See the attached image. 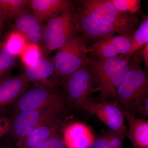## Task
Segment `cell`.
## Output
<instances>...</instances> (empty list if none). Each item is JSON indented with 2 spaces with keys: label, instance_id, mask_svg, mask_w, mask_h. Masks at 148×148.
<instances>
[{
  "label": "cell",
  "instance_id": "obj_1",
  "mask_svg": "<svg viewBox=\"0 0 148 148\" xmlns=\"http://www.w3.org/2000/svg\"><path fill=\"white\" fill-rule=\"evenodd\" d=\"M140 51L131 57L119 56L107 58H90L88 62L93 77L92 92H99L100 102L115 101L118 88L128 71L143 61Z\"/></svg>",
  "mask_w": 148,
  "mask_h": 148
},
{
  "label": "cell",
  "instance_id": "obj_2",
  "mask_svg": "<svg viewBox=\"0 0 148 148\" xmlns=\"http://www.w3.org/2000/svg\"><path fill=\"white\" fill-rule=\"evenodd\" d=\"M88 40L80 33L57 49L53 58L54 78L62 84L80 68L87 64Z\"/></svg>",
  "mask_w": 148,
  "mask_h": 148
},
{
  "label": "cell",
  "instance_id": "obj_3",
  "mask_svg": "<svg viewBox=\"0 0 148 148\" xmlns=\"http://www.w3.org/2000/svg\"><path fill=\"white\" fill-rule=\"evenodd\" d=\"M136 64L128 71L117 90L115 102L123 112L135 115V109L148 97V75Z\"/></svg>",
  "mask_w": 148,
  "mask_h": 148
},
{
  "label": "cell",
  "instance_id": "obj_4",
  "mask_svg": "<svg viewBox=\"0 0 148 148\" xmlns=\"http://www.w3.org/2000/svg\"><path fill=\"white\" fill-rule=\"evenodd\" d=\"M78 32L86 39L97 42L111 36L132 34L139 24L136 15L112 24H105L93 20L80 9L74 10Z\"/></svg>",
  "mask_w": 148,
  "mask_h": 148
},
{
  "label": "cell",
  "instance_id": "obj_5",
  "mask_svg": "<svg viewBox=\"0 0 148 148\" xmlns=\"http://www.w3.org/2000/svg\"><path fill=\"white\" fill-rule=\"evenodd\" d=\"M74 9L51 19L43 27L41 44L46 53L57 50L79 34Z\"/></svg>",
  "mask_w": 148,
  "mask_h": 148
},
{
  "label": "cell",
  "instance_id": "obj_6",
  "mask_svg": "<svg viewBox=\"0 0 148 148\" xmlns=\"http://www.w3.org/2000/svg\"><path fill=\"white\" fill-rule=\"evenodd\" d=\"M15 107L18 112L50 108L66 109L64 99L56 85H43L25 91L17 99Z\"/></svg>",
  "mask_w": 148,
  "mask_h": 148
},
{
  "label": "cell",
  "instance_id": "obj_7",
  "mask_svg": "<svg viewBox=\"0 0 148 148\" xmlns=\"http://www.w3.org/2000/svg\"><path fill=\"white\" fill-rule=\"evenodd\" d=\"M65 110L61 108H50L18 112L12 124L13 136L18 140L40 125L61 120L60 115Z\"/></svg>",
  "mask_w": 148,
  "mask_h": 148
},
{
  "label": "cell",
  "instance_id": "obj_8",
  "mask_svg": "<svg viewBox=\"0 0 148 148\" xmlns=\"http://www.w3.org/2000/svg\"><path fill=\"white\" fill-rule=\"evenodd\" d=\"M62 84L69 100L77 107L83 109L91 100L94 82L87 64L78 69Z\"/></svg>",
  "mask_w": 148,
  "mask_h": 148
},
{
  "label": "cell",
  "instance_id": "obj_9",
  "mask_svg": "<svg viewBox=\"0 0 148 148\" xmlns=\"http://www.w3.org/2000/svg\"><path fill=\"white\" fill-rule=\"evenodd\" d=\"M82 109L98 118L110 130L127 134L123 112L115 101H107L95 103L91 100Z\"/></svg>",
  "mask_w": 148,
  "mask_h": 148
},
{
  "label": "cell",
  "instance_id": "obj_10",
  "mask_svg": "<svg viewBox=\"0 0 148 148\" xmlns=\"http://www.w3.org/2000/svg\"><path fill=\"white\" fill-rule=\"evenodd\" d=\"M132 34L111 36L100 40L87 47V53L99 59L127 55L131 49Z\"/></svg>",
  "mask_w": 148,
  "mask_h": 148
},
{
  "label": "cell",
  "instance_id": "obj_11",
  "mask_svg": "<svg viewBox=\"0 0 148 148\" xmlns=\"http://www.w3.org/2000/svg\"><path fill=\"white\" fill-rule=\"evenodd\" d=\"M80 2L82 7L80 9L83 12L101 23L112 24L135 15L120 12L110 0H82Z\"/></svg>",
  "mask_w": 148,
  "mask_h": 148
},
{
  "label": "cell",
  "instance_id": "obj_12",
  "mask_svg": "<svg viewBox=\"0 0 148 148\" xmlns=\"http://www.w3.org/2000/svg\"><path fill=\"white\" fill-rule=\"evenodd\" d=\"M32 13L41 24L73 10V2L71 0H29Z\"/></svg>",
  "mask_w": 148,
  "mask_h": 148
},
{
  "label": "cell",
  "instance_id": "obj_13",
  "mask_svg": "<svg viewBox=\"0 0 148 148\" xmlns=\"http://www.w3.org/2000/svg\"><path fill=\"white\" fill-rule=\"evenodd\" d=\"M13 31L22 35L28 45H37L42 42L43 26L32 12L27 10L14 19Z\"/></svg>",
  "mask_w": 148,
  "mask_h": 148
},
{
  "label": "cell",
  "instance_id": "obj_14",
  "mask_svg": "<svg viewBox=\"0 0 148 148\" xmlns=\"http://www.w3.org/2000/svg\"><path fill=\"white\" fill-rule=\"evenodd\" d=\"M62 135L68 148H90L95 140L90 127L78 122L67 126Z\"/></svg>",
  "mask_w": 148,
  "mask_h": 148
},
{
  "label": "cell",
  "instance_id": "obj_15",
  "mask_svg": "<svg viewBox=\"0 0 148 148\" xmlns=\"http://www.w3.org/2000/svg\"><path fill=\"white\" fill-rule=\"evenodd\" d=\"M61 125L62 120H60L40 125L17 140L16 146L20 148H35L60 133Z\"/></svg>",
  "mask_w": 148,
  "mask_h": 148
},
{
  "label": "cell",
  "instance_id": "obj_16",
  "mask_svg": "<svg viewBox=\"0 0 148 148\" xmlns=\"http://www.w3.org/2000/svg\"><path fill=\"white\" fill-rule=\"evenodd\" d=\"M55 68L53 60L41 58L34 64L26 67L24 77L28 82L43 85H56L49 79L54 76Z\"/></svg>",
  "mask_w": 148,
  "mask_h": 148
},
{
  "label": "cell",
  "instance_id": "obj_17",
  "mask_svg": "<svg viewBox=\"0 0 148 148\" xmlns=\"http://www.w3.org/2000/svg\"><path fill=\"white\" fill-rule=\"evenodd\" d=\"M28 83L23 74L1 81L0 82V108L17 101L26 91Z\"/></svg>",
  "mask_w": 148,
  "mask_h": 148
},
{
  "label": "cell",
  "instance_id": "obj_18",
  "mask_svg": "<svg viewBox=\"0 0 148 148\" xmlns=\"http://www.w3.org/2000/svg\"><path fill=\"white\" fill-rule=\"evenodd\" d=\"M123 113L129 125L127 136L133 148H148V120L138 118L127 112Z\"/></svg>",
  "mask_w": 148,
  "mask_h": 148
},
{
  "label": "cell",
  "instance_id": "obj_19",
  "mask_svg": "<svg viewBox=\"0 0 148 148\" xmlns=\"http://www.w3.org/2000/svg\"><path fill=\"white\" fill-rule=\"evenodd\" d=\"M29 0H0V11L6 21L28 10Z\"/></svg>",
  "mask_w": 148,
  "mask_h": 148
},
{
  "label": "cell",
  "instance_id": "obj_20",
  "mask_svg": "<svg viewBox=\"0 0 148 148\" xmlns=\"http://www.w3.org/2000/svg\"><path fill=\"white\" fill-rule=\"evenodd\" d=\"M148 43V16H145L137 30L132 34V45L127 56H132Z\"/></svg>",
  "mask_w": 148,
  "mask_h": 148
},
{
  "label": "cell",
  "instance_id": "obj_21",
  "mask_svg": "<svg viewBox=\"0 0 148 148\" xmlns=\"http://www.w3.org/2000/svg\"><path fill=\"white\" fill-rule=\"evenodd\" d=\"M3 42L4 47L16 56L22 54L29 45L22 35L14 31L8 36L5 41Z\"/></svg>",
  "mask_w": 148,
  "mask_h": 148
},
{
  "label": "cell",
  "instance_id": "obj_22",
  "mask_svg": "<svg viewBox=\"0 0 148 148\" xmlns=\"http://www.w3.org/2000/svg\"><path fill=\"white\" fill-rule=\"evenodd\" d=\"M16 56L4 46L0 49V82L6 78L8 74L15 66Z\"/></svg>",
  "mask_w": 148,
  "mask_h": 148
},
{
  "label": "cell",
  "instance_id": "obj_23",
  "mask_svg": "<svg viewBox=\"0 0 148 148\" xmlns=\"http://www.w3.org/2000/svg\"><path fill=\"white\" fill-rule=\"evenodd\" d=\"M111 2L119 12L135 15L141 8L140 0H110Z\"/></svg>",
  "mask_w": 148,
  "mask_h": 148
},
{
  "label": "cell",
  "instance_id": "obj_24",
  "mask_svg": "<svg viewBox=\"0 0 148 148\" xmlns=\"http://www.w3.org/2000/svg\"><path fill=\"white\" fill-rule=\"evenodd\" d=\"M21 55L22 61L26 67L34 64L42 58L40 50L37 45H28Z\"/></svg>",
  "mask_w": 148,
  "mask_h": 148
},
{
  "label": "cell",
  "instance_id": "obj_25",
  "mask_svg": "<svg viewBox=\"0 0 148 148\" xmlns=\"http://www.w3.org/2000/svg\"><path fill=\"white\" fill-rule=\"evenodd\" d=\"M108 146L114 148H123V144L127 134L123 132L110 130L107 134Z\"/></svg>",
  "mask_w": 148,
  "mask_h": 148
},
{
  "label": "cell",
  "instance_id": "obj_26",
  "mask_svg": "<svg viewBox=\"0 0 148 148\" xmlns=\"http://www.w3.org/2000/svg\"><path fill=\"white\" fill-rule=\"evenodd\" d=\"M35 148H68L63 135L59 133L37 146Z\"/></svg>",
  "mask_w": 148,
  "mask_h": 148
},
{
  "label": "cell",
  "instance_id": "obj_27",
  "mask_svg": "<svg viewBox=\"0 0 148 148\" xmlns=\"http://www.w3.org/2000/svg\"><path fill=\"white\" fill-rule=\"evenodd\" d=\"M138 114L142 116L148 117V97H146L137 106L135 109V115Z\"/></svg>",
  "mask_w": 148,
  "mask_h": 148
},
{
  "label": "cell",
  "instance_id": "obj_28",
  "mask_svg": "<svg viewBox=\"0 0 148 148\" xmlns=\"http://www.w3.org/2000/svg\"><path fill=\"white\" fill-rule=\"evenodd\" d=\"M107 146H108V139L106 135L95 139L90 148H104Z\"/></svg>",
  "mask_w": 148,
  "mask_h": 148
},
{
  "label": "cell",
  "instance_id": "obj_29",
  "mask_svg": "<svg viewBox=\"0 0 148 148\" xmlns=\"http://www.w3.org/2000/svg\"><path fill=\"white\" fill-rule=\"evenodd\" d=\"M10 127V121L4 119L0 118V138L7 133Z\"/></svg>",
  "mask_w": 148,
  "mask_h": 148
},
{
  "label": "cell",
  "instance_id": "obj_30",
  "mask_svg": "<svg viewBox=\"0 0 148 148\" xmlns=\"http://www.w3.org/2000/svg\"><path fill=\"white\" fill-rule=\"evenodd\" d=\"M141 56L143 60L145 61V66L147 71L148 69V43H147L140 49Z\"/></svg>",
  "mask_w": 148,
  "mask_h": 148
},
{
  "label": "cell",
  "instance_id": "obj_31",
  "mask_svg": "<svg viewBox=\"0 0 148 148\" xmlns=\"http://www.w3.org/2000/svg\"><path fill=\"white\" fill-rule=\"evenodd\" d=\"M6 21H7L6 20L0 11V38L1 36L2 33L3 32Z\"/></svg>",
  "mask_w": 148,
  "mask_h": 148
},
{
  "label": "cell",
  "instance_id": "obj_32",
  "mask_svg": "<svg viewBox=\"0 0 148 148\" xmlns=\"http://www.w3.org/2000/svg\"><path fill=\"white\" fill-rule=\"evenodd\" d=\"M3 42H2L1 41H0V49L1 48L3 47Z\"/></svg>",
  "mask_w": 148,
  "mask_h": 148
},
{
  "label": "cell",
  "instance_id": "obj_33",
  "mask_svg": "<svg viewBox=\"0 0 148 148\" xmlns=\"http://www.w3.org/2000/svg\"><path fill=\"white\" fill-rule=\"evenodd\" d=\"M104 148H114L112 147H110V146H106V147H104Z\"/></svg>",
  "mask_w": 148,
  "mask_h": 148
}]
</instances>
